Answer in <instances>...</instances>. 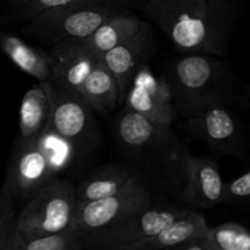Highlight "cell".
<instances>
[{
  "label": "cell",
  "mask_w": 250,
  "mask_h": 250,
  "mask_svg": "<svg viewBox=\"0 0 250 250\" xmlns=\"http://www.w3.org/2000/svg\"><path fill=\"white\" fill-rule=\"evenodd\" d=\"M144 12L183 54L225 56L237 21L233 0H148Z\"/></svg>",
  "instance_id": "obj_1"
},
{
  "label": "cell",
  "mask_w": 250,
  "mask_h": 250,
  "mask_svg": "<svg viewBox=\"0 0 250 250\" xmlns=\"http://www.w3.org/2000/svg\"><path fill=\"white\" fill-rule=\"evenodd\" d=\"M115 139L119 154L127 167L149 185V180L170 188L180 195L186 178V158L189 154L185 144L170 127L153 124L142 115L125 109L115 124Z\"/></svg>",
  "instance_id": "obj_2"
},
{
  "label": "cell",
  "mask_w": 250,
  "mask_h": 250,
  "mask_svg": "<svg viewBox=\"0 0 250 250\" xmlns=\"http://www.w3.org/2000/svg\"><path fill=\"white\" fill-rule=\"evenodd\" d=\"M168 83L177 114L188 119L216 104L250 106L249 85L226 61L205 54H185L171 65Z\"/></svg>",
  "instance_id": "obj_3"
},
{
  "label": "cell",
  "mask_w": 250,
  "mask_h": 250,
  "mask_svg": "<svg viewBox=\"0 0 250 250\" xmlns=\"http://www.w3.org/2000/svg\"><path fill=\"white\" fill-rule=\"evenodd\" d=\"M77 153L73 144L49 126L34 138H17L4 180L16 204L26 203L51 178L67 170Z\"/></svg>",
  "instance_id": "obj_4"
},
{
  "label": "cell",
  "mask_w": 250,
  "mask_h": 250,
  "mask_svg": "<svg viewBox=\"0 0 250 250\" xmlns=\"http://www.w3.org/2000/svg\"><path fill=\"white\" fill-rule=\"evenodd\" d=\"M124 11L117 0H87L55 7L32 17L28 32L53 48L84 41L114 15Z\"/></svg>",
  "instance_id": "obj_5"
},
{
  "label": "cell",
  "mask_w": 250,
  "mask_h": 250,
  "mask_svg": "<svg viewBox=\"0 0 250 250\" xmlns=\"http://www.w3.org/2000/svg\"><path fill=\"white\" fill-rule=\"evenodd\" d=\"M75 212V186L58 176L51 178L22 204L14 250L24 241L71 229Z\"/></svg>",
  "instance_id": "obj_6"
},
{
  "label": "cell",
  "mask_w": 250,
  "mask_h": 250,
  "mask_svg": "<svg viewBox=\"0 0 250 250\" xmlns=\"http://www.w3.org/2000/svg\"><path fill=\"white\" fill-rule=\"evenodd\" d=\"M188 210L189 208L177 205L151 204L111 226L83 237L84 250H126L131 244L158 233Z\"/></svg>",
  "instance_id": "obj_7"
},
{
  "label": "cell",
  "mask_w": 250,
  "mask_h": 250,
  "mask_svg": "<svg viewBox=\"0 0 250 250\" xmlns=\"http://www.w3.org/2000/svg\"><path fill=\"white\" fill-rule=\"evenodd\" d=\"M190 136L207 144L212 151L222 155L248 160L250 143L242 122L227 104H216L186 119Z\"/></svg>",
  "instance_id": "obj_8"
},
{
  "label": "cell",
  "mask_w": 250,
  "mask_h": 250,
  "mask_svg": "<svg viewBox=\"0 0 250 250\" xmlns=\"http://www.w3.org/2000/svg\"><path fill=\"white\" fill-rule=\"evenodd\" d=\"M151 204V190L148 183L143 182L117 194L93 200L77 208L71 229L83 238Z\"/></svg>",
  "instance_id": "obj_9"
},
{
  "label": "cell",
  "mask_w": 250,
  "mask_h": 250,
  "mask_svg": "<svg viewBox=\"0 0 250 250\" xmlns=\"http://www.w3.org/2000/svg\"><path fill=\"white\" fill-rule=\"evenodd\" d=\"M124 104L161 127H170L177 115L168 80L156 77L146 62L137 68Z\"/></svg>",
  "instance_id": "obj_10"
},
{
  "label": "cell",
  "mask_w": 250,
  "mask_h": 250,
  "mask_svg": "<svg viewBox=\"0 0 250 250\" xmlns=\"http://www.w3.org/2000/svg\"><path fill=\"white\" fill-rule=\"evenodd\" d=\"M51 84V115L49 127L75 146L77 151L95 137L93 110L78 93Z\"/></svg>",
  "instance_id": "obj_11"
},
{
  "label": "cell",
  "mask_w": 250,
  "mask_h": 250,
  "mask_svg": "<svg viewBox=\"0 0 250 250\" xmlns=\"http://www.w3.org/2000/svg\"><path fill=\"white\" fill-rule=\"evenodd\" d=\"M186 178L177 199L194 209L205 210L224 203L225 183L212 156L186 158Z\"/></svg>",
  "instance_id": "obj_12"
},
{
  "label": "cell",
  "mask_w": 250,
  "mask_h": 250,
  "mask_svg": "<svg viewBox=\"0 0 250 250\" xmlns=\"http://www.w3.org/2000/svg\"><path fill=\"white\" fill-rule=\"evenodd\" d=\"M154 31L150 24L143 22L141 28L131 38L100 56L117 81L119 105L125 103L137 68L146 62V59L150 55L154 48Z\"/></svg>",
  "instance_id": "obj_13"
},
{
  "label": "cell",
  "mask_w": 250,
  "mask_h": 250,
  "mask_svg": "<svg viewBox=\"0 0 250 250\" xmlns=\"http://www.w3.org/2000/svg\"><path fill=\"white\" fill-rule=\"evenodd\" d=\"M143 182L146 181L141 176L124 164L100 166L76 187V209L93 200L117 194Z\"/></svg>",
  "instance_id": "obj_14"
},
{
  "label": "cell",
  "mask_w": 250,
  "mask_h": 250,
  "mask_svg": "<svg viewBox=\"0 0 250 250\" xmlns=\"http://www.w3.org/2000/svg\"><path fill=\"white\" fill-rule=\"evenodd\" d=\"M209 229L203 214L189 209L158 233L131 244L126 250L178 249L189 239L207 234Z\"/></svg>",
  "instance_id": "obj_15"
},
{
  "label": "cell",
  "mask_w": 250,
  "mask_h": 250,
  "mask_svg": "<svg viewBox=\"0 0 250 250\" xmlns=\"http://www.w3.org/2000/svg\"><path fill=\"white\" fill-rule=\"evenodd\" d=\"M142 23L143 21H141L138 17L124 10L100 24L84 41L68 46H77L95 58H100L136 34L141 28Z\"/></svg>",
  "instance_id": "obj_16"
},
{
  "label": "cell",
  "mask_w": 250,
  "mask_h": 250,
  "mask_svg": "<svg viewBox=\"0 0 250 250\" xmlns=\"http://www.w3.org/2000/svg\"><path fill=\"white\" fill-rule=\"evenodd\" d=\"M53 84L80 94L85 78L92 71L98 58L77 46L53 48Z\"/></svg>",
  "instance_id": "obj_17"
},
{
  "label": "cell",
  "mask_w": 250,
  "mask_h": 250,
  "mask_svg": "<svg viewBox=\"0 0 250 250\" xmlns=\"http://www.w3.org/2000/svg\"><path fill=\"white\" fill-rule=\"evenodd\" d=\"M50 90V82H41L24 93L20 106L19 138H34L49 126L51 115Z\"/></svg>",
  "instance_id": "obj_18"
},
{
  "label": "cell",
  "mask_w": 250,
  "mask_h": 250,
  "mask_svg": "<svg viewBox=\"0 0 250 250\" xmlns=\"http://www.w3.org/2000/svg\"><path fill=\"white\" fill-rule=\"evenodd\" d=\"M80 94L88 106L100 115L111 114L119 106L117 81L100 58L97 59L95 65L85 78Z\"/></svg>",
  "instance_id": "obj_19"
},
{
  "label": "cell",
  "mask_w": 250,
  "mask_h": 250,
  "mask_svg": "<svg viewBox=\"0 0 250 250\" xmlns=\"http://www.w3.org/2000/svg\"><path fill=\"white\" fill-rule=\"evenodd\" d=\"M0 49L5 55L27 75L39 82H50L53 77L54 58L24 43L17 36L0 34Z\"/></svg>",
  "instance_id": "obj_20"
},
{
  "label": "cell",
  "mask_w": 250,
  "mask_h": 250,
  "mask_svg": "<svg viewBox=\"0 0 250 250\" xmlns=\"http://www.w3.org/2000/svg\"><path fill=\"white\" fill-rule=\"evenodd\" d=\"M16 205L9 187L2 182L0 187V250H14L19 217Z\"/></svg>",
  "instance_id": "obj_21"
},
{
  "label": "cell",
  "mask_w": 250,
  "mask_h": 250,
  "mask_svg": "<svg viewBox=\"0 0 250 250\" xmlns=\"http://www.w3.org/2000/svg\"><path fill=\"white\" fill-rule=\"evenodd\" d=\"M214 250H250V229L236 222H226L210 229Z\"/></svg>",
  "instance_id": "obj_22"
},
{
  "label": "cell",
  "mask_w": 250,
  "mask_h": 250,
  "mask_svg": "<svg viewBox=\"0 0 250 250\" xmlns=\"http://www.w3.org/2000/svg\"><path fill=\"white\" fill-rule=\"evenodd\" d=\"M17 250H84V246L82 236L68 229L22 242Z\"/></svg>",
  "instance_id": "obj_23"
},
{
  "label": "cell",
  "mask_w": 250,
  "mask_h": 250,
  "mask_svg": "<svg viewBox=\"0 0 250 250\" xmlns=\"http://www.w3.org/2000/svg\"><path fill=\"white\" fill-rule=\"evenodd\" d=\"M224 203H250V171L225 183Z\"/></svg>",
  "instance_id": "obj_24"
},
{
  "label": "cell",
  "mask_w": 250,
  "mask_h": 250,
  "mask_svg": "<svg viewBox=\"0 0 250 250\" xmlns=\"http://www.w3.org/2000/svg\"><path fill=\"white\" fill-rule=\"evenodd\" d=\"M12 1L19 5L24 16L32 19L46 10L66 6L75 2L87 1V0H12Z\"/></svg>",
  "instance_id": "obj_25"
},
{
  "label": "cell",
  "mask_w": 250,
  "mask_h": 250,
  "mask_svg": "<svg viewBox=\"0 0 250 250\" xmlns=\"http://www.w3.org/2000/svg\"><path fill=\"white\" fill-rule=\"evenodd\" d=\"M249 93H250V85H249Z\"/></svg>",
  "instance_id": "obj_26"
},
{
  "label": "cell",
  "mask_w": 250,
  "mask_h": 250,
  "mask_svg": "<svg viewBox=\"0 0 250 250\" xmlns=\"http://www.w3.org/2000/svg\"><path fill=\"white\" fill-rule=\"evenodd\" d=\"M0 34H1V31H0Z\"/></svg>",
  "instance_id": "obj_27"
}]
</instances>
